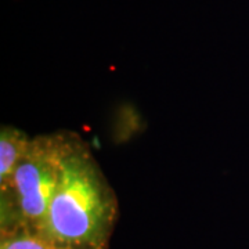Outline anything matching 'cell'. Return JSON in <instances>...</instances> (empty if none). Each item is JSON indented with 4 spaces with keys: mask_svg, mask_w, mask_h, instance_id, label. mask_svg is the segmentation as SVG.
<instances>
[{
    "mask_svg": "<svg viewBox=\"0 0 249 249\" xmlns=\"http://www.w3.org/2000/svg\"><path fill=\"white\" fill-rule=\"evenodd\" d=\"M118 199L79 134L64 130L57 184L36 234L58 249H107Z\"/></svg>",
    "mask_w": 249,
    "mask_h": 249,
    "instance_id": "cell-1",
    "label": "cell"
},
{
    "mask_svg": "<svg viewBox=\"0 0 249 249\" xmlns=\"http://www.w3.org/2000/svg\"><path fill=\"white\" fill-rule=\"evenodd\" d=\"M64 130L32 137L24 158L0 186V231L37 232L57 184Z\"/></svg>",
    "mask_w": 249,
    "mask_h": 249,
    "instance_id": "cell-2",
    "label": "cell"
},
{
    "mask_svg": "<svg viewBox=\"0 0 249 249\" xmlns=\"http://www.w3.org/2000/svg\"><path fill=\"white\" fill-rule=\"evenodd\" d=\"M32 137L10 124L0 127V186L4 184L24 158Z\"/></svg>",
    "mask_w": 249,
    "mask_h": 249,
    "instance_id": "cell-3",
    "label": "cell"
},
{
    "mask_svg": "<svg viewBox=\"0 0 249 249\" xmlns=\"http://www.w3.org/2000/svg\"><path fill=\"white\" fill-rule=\"evenodd\" d=\"M0 249H58L39 234L29 231H17L1 235Z\"/></svg>",
    "mask_w": 249,
    "mask_h": 249,
    "instance_id": "cell-4",
    "label": "cell"
}]
</instances>
